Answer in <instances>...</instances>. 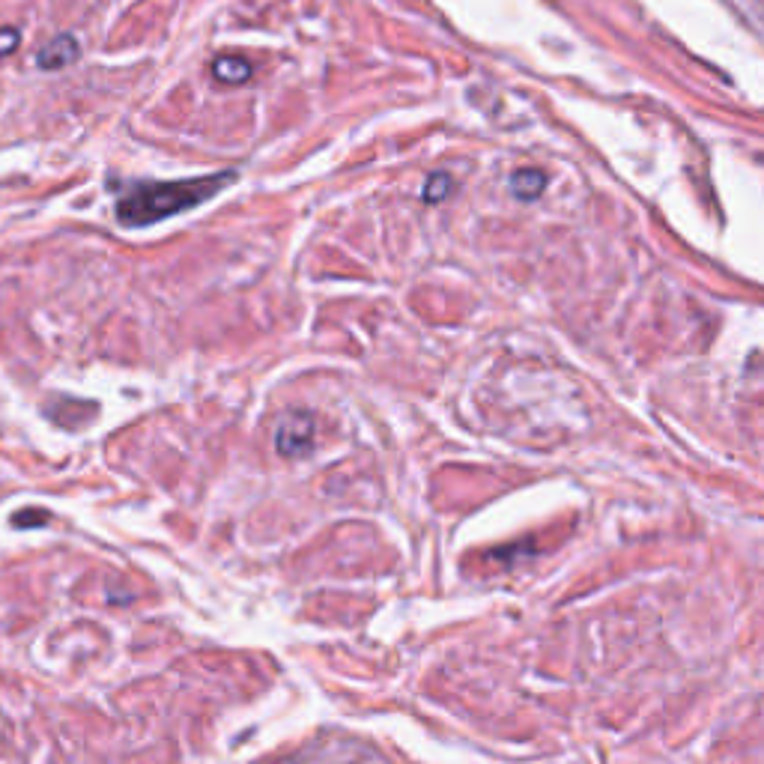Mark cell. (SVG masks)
I'll return each instance as SVG.
<instances>
[{"label":"cell","mask_w":764,"mask_h":764,"mask_svg":"<svg viewBox=\"0 0 764 764\" xmlns=\"http://www.w3.org/2000/svg\"><path fill=\"white\" fill-rule=\"evenodd\" d=\"M236 174H209L197 180H174V183H144L135 186L126 197L117 200V221L126 227H150L156 221L174 218L180 212H189L194 206L212 200L227 183H233Z\"/></svg>","instance_id":"cell-1"},{"label":"cell","mask_w":764,"mask_h":764,"mask_svg":"<svg viewBox=\"0 0 764 764\" xmlns=\"http://www.w3.org/2000/svg\"><path fill=\"white\" fill-rule=\"evenodd\" d=\"M275 448L284 457H305L314 448V418L308 412H287L275 427Z\"/></svg>","instance_id":"cell-2"},{"label":"cell","mask_w":764,"mask_h":764,"mask_svg":"<svg viewBox=\"0 0 764 764\" xmlns=\"http://www.w3.org/2000/svg\"><path fill=\"white\" fill-rule=\"evenodd\" d=\"M78 54H81L78 39H75V36H69V33H60V36H54L45 48H39V54H36V66H39V69H45V72H57V69H66L69 63H75V60H78Z\"/></svg>","instance_id":"cell-3"},{"label":"cell","mask_w":764,"mask_h":764,"mask_svg":"<svg viewBox=\"0 0 764 764\" xmlns=\"http://www.w3.org/2000/svg\"><path fill=\"white\" fill-rule=\"evenodd\" d=\"M212 75L221 81V84H245L251 78V63L242 60V57H233V54H224L212 63Z\"/></svg>","instance_id":"cell-4"},{"label":"cell","mask_w":764,"mask_h":764,"mask_svg":"<svg viewBox=\"0 0 764 764\" xmlns=\"http://www.w3.org/2000/svg\"><path fill=\"white\" fill-rule=\"evenodd\" d=\"M544 186H547V177L541 171H532V168H523L511 177V191L520 200H535L544 191Z\"/></svg>","instance_id":"cell-5"},{"label":"cell","mask_w":764,"mask_h":764,"mask_svg":"<svg viewBox=\"0 0 764 764\" xmlns=\"http://www.w3.org/2000/svg\"><path fill=\"white\" fill-rule=\"evenodd\" d=\"M448 189H451V177L448 174H436V177H430V183L424 189V200L436 203V200L448 197Z\"/></svg>","instance_id":"cell-6"},{"label":"cell","mask_w":764,"mask_h":764,"mask_svg":"<svg viewBox=\"0 0 764 764\" xmlns=\"http://www.w3.org/2000/svg\"><path fill=\"white\" fill-rule=\"evenodd\" d=\"M21 42V30L18 27H0V57H9Z\"/></svg>","instance_id":"cell-7"}]
</instances>
